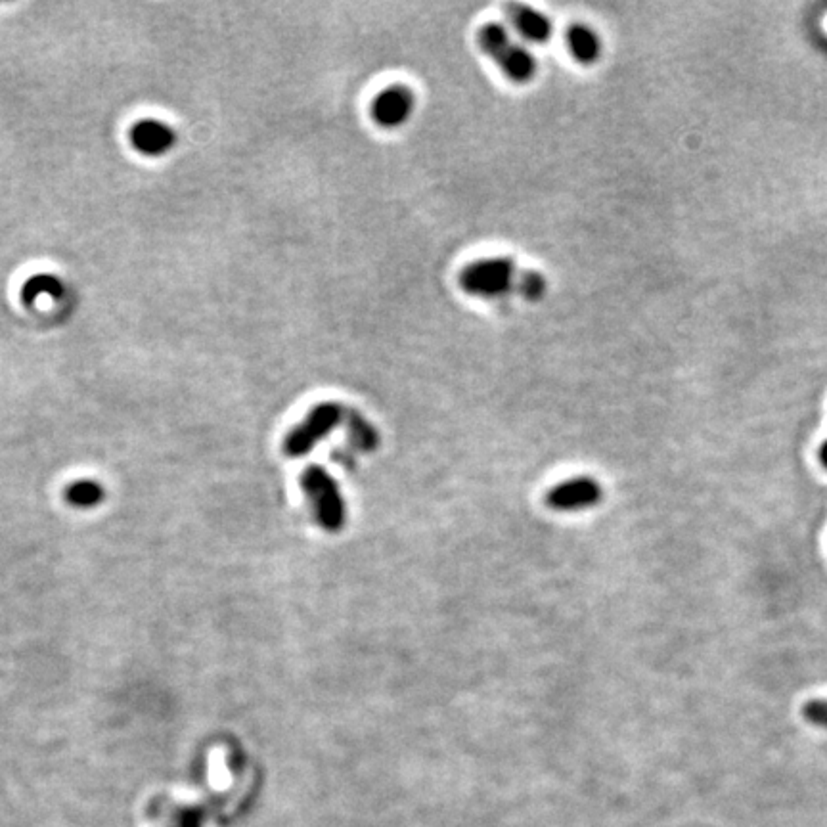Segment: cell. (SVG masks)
Instances as JSON below:
<instances>
[{
    "mask_svg": "<svg viewBox=\"0 0 827 827\" xmlns=\"http://www.w3.org/2000/svg\"><path fill=\"white\" fill-rule=\"evenodd\" d=\"M477 45L515 85H527L537 77V58L517 45L502 23H485L477 33Z\"/></svg>",
    "mask_w": 827,
    "mask_h": 827,
    "instance_id": "cell-1",
    "label": "cell"
},
{
    "mask_svg": "<svg viewBox=\"0 0 827 827\" xmlns=\"http://www.w3.org/2000/svg\"><path fill=\"white\" fill-rule=\"evenodd\" d=\"M519 270L510 257H487L464 267L458 284L471 297L496 299L517 288Z\"/></svg>",
    "mask_w": 827,
    "mask_h": 827,
    "instance_id": "cell-2",
    "label": "cell"
},
{
    "mask_svg": "<svg viewBox=\"0 0 827 827\" xmlns=\"http://www.w3.org/2000/svg\"><path fill=\"white\" fill-rule=\"evenodd\" d=\"M301 487L313 504L318 525L330 533H337L345 525V504L330 473L311 466L301 475Z\"/></svg>",
    "mask_w": 827,
    "mask_h": 827,
    "instance_id": "cell-3",
    "label": "cell"
},
{
    "mask_svg": "<svg viewBox=\"0 0 827 827\" xmlns=\"http://www.w3.org/2000/svg\"><path fill=\"white\" fill-rule=\"evenodd\" d=\"M345 408L337 403L316 404L307 418L295 425L284 441V452L291 458L305 456L322 439H326L337 425L345 420Z\"/></svg>",
    "mask_w": 827,
    "mask_h": 827,
    "instance_id": "cell-4",
    "label": "cell"
},
{
    "mask_svg": "<svg viewBox=\"0 0 827 827\" xmlns=\"http://www.w3.org/2000/svg\"><path fill=\"white\" fill-rule=\"evenodd\" d=\"M416 110V94L406 85H391L381 90L372 102V119L381 129L393 131L403 127Z\"/></svg>",
    "mask_w": 827,
    "mask_h": 827,
    "instance_id": "cell-5",
    "label": "cell"
},
{
    "mask_svg": "<svg viewBox=\"0 0 827 827\" xmlns=\"http://www.w3.org/2000/svg\"><path fill=\"white\" fill-rule=\"evenodd\" d=\"M602 500V487L590 477H575L559 483L548 492L546 502L559 512H579L596 506Z\"/></svg>",
    "mask_w": 827,
    "mask_h": 827,
    "instance_id": "cell-6",
    "label": "cell"
},
{
    "mask_svg": "<svg viewBox=\"0 0 827 827\" xmlns=\"http://www.w3.org/2000/svg\"><path fill=\"white\" fill-rule=\"evenodd\" d=\"M131 142L142 156H163L175 146L177 135L159 119H142L131 131Z\"/></svg>",
    "mask_w": 827,
    "mask_h": 827,
    "instance_id": "cell-7",
    "label": "cell"
},
{
    "mask_svg": "<svg viewBox=\"0 0 827 827\" xmlns=\"http://www.w3.org/2000/svg\"><path fill=\"white\" fill-rule=\"evenodd\" d=\"M506 16L512 22L517 33L535 45H544L554 35V23L550 22L542 12H538L531 6L525 4H508Z\"/></svg>",
    "mask_w": 827,
    "mask_h": 827,
    "instance_id": "cell-8",
    "label": "cell"
},
{
    "mask_svg": "<svg viewBox=\"0 0 827 827\" xmlns=\"http://www.w3.org/2000/svg\"><path fill=\"white\" fill-rule=\"evenodd\" d=\"M565 41H567V48H569L571 56L581 66H594L596 62H600L604 46H602L600 35L592 27H588L584 23H573L567 29Z\"/></svg>",
    "mask_w": 827,
    "mask_h": 827,
    "instance_id": "cell-9",
    "label": "cell"
},
{
    "mask_svg": "<svg viewBox=\"0 0 827 827\" xmlns=\"http://www.w3.org/2000/svg\"><path fill=\"white\" fill-rule=\"evenodd\" d=\"M345 424H347V433H349L353 447H357L362 452H372L380 445V435L376 427L357 410L345 412Z\"/></svg>",
    "mask_w": 827,
    "mask_h": 827,
    "instance_id": "cell-10",
    "label": "cell"
},
{
    "mask_svg": "<svg viewBox=\"0 0 827 827\" xmlns=\"http://www.w3.org/2000/svg\"><path fill=\"white\" fill-rule=\"evenodd\" d=\"M515 291H517L523 299H527V301L535 303V301H540V299L546 295V291H548V282H546V278H544V274H542V272H537V270H525V272H521V274H519V280H517V288H515Z\"/></svg>",
    "mask_w": 827,
    "mask_h": 827,
    "instance_id": "cell-11",
    "label": "cell"
},
{
    "mask_svg": "<svg viewBox=\"0 0 827 827\" xmlns=\"http://www.w3.org/2000/svg\"><path fill=\"white\" fill-rule=\"evenodd\" d=\"M102 496H104L102 487H100L98 483H94V481H79V483H73L68 491L69 502L75 504V506H79V508L96 506V504L102 500Z\"/></svg>",
    "mask_w": 827,
    "mask_h": 827,
    "instance_id": "cell-12",
    "label": "cell"
},
{
    "mask_svg": "<svg viewBox=\"0 0 827 827\" xmlns=\"http://www.w3.org/2000/svg\"><path fill=\"white\" fill-rule=\"evenodd\" d=\"M62 290V284L52 274H37L33 280H27L23 286V295L27 301L39 299V295H58Z\"/></svg>",
    "mask_w": 827,
    "mask_h": 827,
    "instance_id": "cell-13",
    "label": "cell"
},
{
    "mask_svg": "<svg viewBox=\"0 0 827 827\" xmlns=\"http://www.w3.org/2000/svg\"><path fill=\"white\" fill-rule=\"evenodd\" d=\"M803 716L808 724L827 730V699H812L803 709Z\"/></svg>",
    "mask_w": 827,
    "mask_h": 827,
    "instance_id": "cell-14",
    "label": "cell"
},
{
    "mask_svg": "<svg viewBox=\"0 0 827 827\" xmlns=\"http://www.w3.org/2000/svg\"><path fill=\"white\" fill-rule=\"evenodd\" d=\"M167 827H203V812L200 808H182Z\"/></svg>",
    "mask_w": 827,
    "mask_h": 827,
    "instance_id": "cell-15",
    "label": "cell"
},
{
    "mask_svg": "<svg viewBox=\"0 0 827 827\" xmlns=\"http://www.w3.org/2000/svg\"><path fill=\"white\" fill-rule=\"evenodd\" d=\"M820 462H822V466L827 470V441L822 445V448H820Z\"/></svg>",
    "mask_w": 827,
    "mask_h": 827,
    "instance_id": "cell-16",
    "label": "cell"
}]
</instances>
